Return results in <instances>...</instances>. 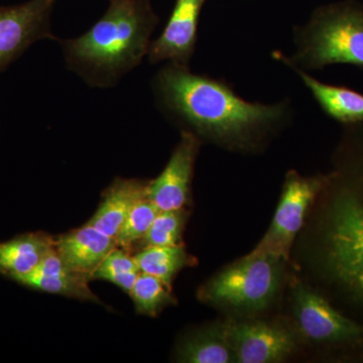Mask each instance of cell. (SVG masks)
<instances>
[{
    "label": "cell",
    "instance_id": "obj_16",
    "mask_svg": "<svg viewBox=\"0 0 363 363\" xmlns=\"http://www.w3.org/2000/svg\"><path fill=\"white\" fill-rule=\"evenodd\" d=\"M295 71L327 116L346 125L363 123L362 93L343 86L326 84L311 77L304 70L296 69Z\"/></svg>",
    "mask_w": 363,
    "mask_h": 363
},
{
    "label": "cell",
    "instance_id": "obj_11",
    "mask_svg": "<svg viewBox=\"0 0 363 363\" xmlns=\"http://www.w3.org/2000/svg\"><path fill=\"white\" fill-rule=\"evenodd\" d=\"M205 0H176L173 13L157 39L150 42L147 58L152 64L169 62L188 67L195 52L198 21Z\"/></svg>",
    "mask_w": 363,
    "mask_h": 363
},
{
    "label": "cell",
    "instance_id": "obj_8",
    "mask_svg": "<svg viewBox=\"0 0 363 363\" xmlns=\"http://www.w3.org/2000/svg\"><path fill=\"white\" fill-rule=\"evenodd\" d=\"M55 0L0 6V73L35 43L57 40L51 28Z\"/></svg>",
    "mask_w": 363,
    "mask_h": 363
},
{
    "label": "cell",
    "instance_id": "obj_17",
    "mask_svg": "<svg viewBox=\"0 0 363 363\" xmlns=\"http://www.w3.org/2000/svg\"><path fill=\"white\" fill-rule=\"evenodd\" d=\"M178 360L190 363H229L236 362V357L227 341L223 325L219 324L186 339L179 347Z\"/></svg>",
    "mask_w": 363,
    "mask_h": 363
},
{
    "label": "cell",
    "instance_id": "obj_21",
    "mask_svg": "<svg viewBox=\"0 0 363 363\" xmlns=\"http://www.w3.org/2000/svg\"><path fill=\"white\" fill-rule=\"evenodd\" d=\"M140 274L135 257L130 255V250L117 247L93 272L91 279L111 281L124 292L130 294Z\"/></svg>",
    "mask_w": 363,
    "mask_h": 363
},
{
    "label": "cell",
    "instance_id": "obj_22",
    "mask_svg": "<svg viewBox=\"0 0 363 363\" xmlns=\"http://www.w3.org/2000/svg\"><path fill=\"white\" fill-rule=\"evenodd\" d=\"M160 211L161 210L147 197L136 203L114 238L117 247L133 250L147 233Z\"/></svg>",
    "mask_w": 363,
    "mask_h": 363
},
{
    "label": "cell",
    "instance_id": "obj_2",
    "mask_svg": "<svg viewBox=\"0 0 363 363\" xmlns=\"http://www.w3.org/2000/svg\"><path fill=\"white\" fill-rule=\"evenodd\" d=\"M348 131L347 152L325 186L320 260L334 297L363 325V124Z\"/></svg>",
    "mask_w": 363,
    "mask_h": 363
},
{
    "label": "cell",
    "instance_id": "obj_15",
    "mask_svg": "<svg viewBox=\"0 0 363 363\" xmlns=\"http://www.w3.org/2000/svg\"><path fill=\"white\" fill-rule=\"evenodd\" d=\"M55 243L54 238L42 231L21 234L0 242V274L11 279L33 272L55 247Z\"/></svg>",
    "mask_w": 363,
    "mask_h": 363
},
{
    "label": "cell",
    "instance_id": "obj_7",
    "mask_svg": "<svg viewBox=\"0 0 363 363\" xmlns=\"http://www.w3.org/2000/svg\"><path fill=\"white\" fill-rule=\"evenodd\" d=\"M328 180L329 175L305 178L297 172H289L272 225L257 247L247 255H271L288 260L293 241L304 223L308 209L323 192Z\"/></svg>",
    "mask_w": 363,
    "mask_h": 363
},
{
    "label": "cell",
    "instance_id": "obj_10",
    "mask_svg": "<svg viewBox=\"0 0 363 363\" xmlns=\"http://www.w3.org/2000/svg\"><path fill=\"white\" fill-rule=\"evenodd\" d=\"M199 147V138L184 130L166 168L157 179L150 181L147 197L161 211L182 209L188 204Z\"/></svg>",
    "mask_w": 363,
    "mask_h": 363
},
{
    "label": "cell",
    "instance_id": "obj_1",
    "mask_svg": "<svg viewBox=\"0 0 363 363\" xmlns=\"http://www.w3.org/2000/svg\"><path fill=\"white\" fill-rule=\"evenodd\" d=\"M152 89L162 111L187 131L233 147L250 145L289 116L283 102H248L227 83L174 64L157 72Z\"/></svg>",
    "mask_w": 363,
    "mask_h": 363
},
{
    "label": "cell",
    "instance_id": "obj_12",
    "mask_svg": "<svg viewBox=\"0 0 363 363\" xmlns=\"http://www.w3.org/2000/svg\"><path fill=\"white\" fill-rule=\"evenodd\" d=\"M11 279L33 290L101 304V301L91 291L90 279L70 271L60 259L55 247L33 272Z\"/></svg>",
    "mask_w": 363,
    "mask_h": 363
},
{
    "label": "cell",
    "instance_id": "obj_3",
    "mask_svg": "<svg viewBox=\"0 0 363 363\" xmlns=\"http://www.w3.org/2000/svg\"><path fill=\"white\" fill-rule=\"evenodd\" d=\"M157 23L150 0H109L89 30L62 40L66 66L92 87H112L142 63Z\"/></svg>",
    "mask_w": 363,
    "mask_h": 363
},
{
    "label": "cell",
    "instance_id": "obj_9",
    "mask_svg": "<svg viewBox=\"0 0 363 363\" xmlns=\"http://www.w3.org/2000/svg\"><path fill=\"white\" fill-rule=\"evenodd\" d=\"M223 326L236 362H283L297 347L295 333L281 325L257 321L231 322Z\"/></svg>",
    "mask_w": 363,
    "mask_h": 363
},
{
    "label": "cell",
    "instance_id": "obj_19",
    "mask_svg": "<svg viewBox=\"0 0 363 363\" xmlns=\"http://www.w3.org/2000/svg\"><path fill=\"white\" fill-rule=\"evenodd\" d=\"M136 312L155 317L167 306L175 304L171 286L152 274L140 272L130 294Z\"/></svg>",
    "mask_w": 363,
    "mask_h": 363
},
{
    "label": "cell",
    "instance_id": "obj_13",
    "mask_svg": "<svg viewBox=\"0 0 363 363\" xmlns=\"http://www.w3.org/2000/svg\"><path fill=\"white\" fill-rule=\"evenodd\" d=\"M117 247L116 238L85 224L56 240L55 248L70 271L91 279L105 257Z\"/></svg>",
    "mask_w": 363,
    "mask_h": 363
},
{
    "label": "cell",
    "instance_id": "obj_4",
    "mask_svg": "<svg viewBox=\"0 0 363 363\" xmlns=\"http://www.w3.org/2000/svg\"><path fill=\"white\" fill-rule=\"evenodd\" d=\"M297 50L291 58L274 52L294 70H317L334 64L363 68V6L341 2L317 9L296 32Z\"/></svg>",
    "mask_w": 363,
    "mask_h": 363
},
{
    "label": "cell",
    "instance_id": "obj_6",
    "mask_svg": "<svg viewBox=\"0 0 363 363\" xmlns=\"http://www.w3.org/2000/svg\"><path fill=\"white\" fill-rule=\"evenodd\" d=\"M294 312L305 337L326 347L363 355V325L302 285L294 291Z\"/></svg>",
    "mask_w": 363,
    "mask_h": 363
},
{
    "label": "cell",
    "instance_id": "obj_18",
    "mask_svg": "<svg viewBox=\"0 0 363 363\" xmlns=\"http://www.w3.org/2000/svg\"><path fill=\"white\" fill-rule=\"evenodd\" d=\"M133 257L140 272L152 274L169 286L181 269L197 262L183 245L143 248Z\"/></svg>",
    "mask_w": 363,
    "mask_h": 363
},
{
    "label": "cell",
    "instance_id": "obj_20",
    "mask_svg": "<svg viewBox=\"0 0 363 363\" xmlns=\"http://www.w3.org/2000/svg\"><path fill=\"white\" fill-rule=\"evenodd\" d=\"M185 208L160 211L147 233L133 247L138 250L152 247H178L182 243V234L187 221Z\"/></svg>",
    "mask_w": 363,
    "mask_h": 363
},
{
    "label": "cell",
    "instance_id": "obj_14",
    "mask_svg": "<svg viewBox=\"0 0 363 363\" xmlns=\"http://www.w3.org/2000/svg\"><path fill=\"white\" fill-rule=\"evenodd\" d=\"M149 183L138 179H116L104 191L97 211L86 224L116 238L130 210L147 197Z\"/></svg>",
    "mask_w": 363,
    "mask_h": 363
},
{
    "label": "cell",
    "instance_id": "obj_5",
    "mask_svg": "<svg viewBox=\"0 0 363 363\" xmlns=\"http://www.w3.org/2000/svg\"><path fill=\"white\" fill-rule=\"evenodd\" d=\"M284 262L271 255H247L210 279L198 297L243 311L266 309L278 292Z\"/></svg>",
    "mask_w": 363,
    "mask_h": 363
}]
</instances>
